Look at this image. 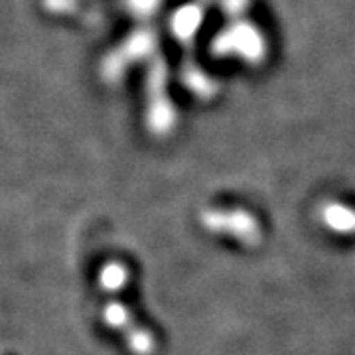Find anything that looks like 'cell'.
I'll use <instances>...</instances> for the list:
<instances>
[{
    "label": "cell",
    "mask_w": 355,
    "mask_h": 355,
    "mask_svg": "<svg viewBox=\"0 0 355 355\" xmlns=\"http://www.w3.org/2000/svg\"><path fill=\"white\" fill-rule=\"evenodd\" d=\"M203 227L209 229L211 233L229 235L231 239L253 247L261 239V225L257 217L251 216L247 209L233 207V209H219L211 207L203 211L202 216Z\"/></svg>",
    "instance_id": "cell-1"
},
{
    "label": "cell",
    "mask_w": 355,
    "mask_h": 355,
    "mask_svg": "<svg viewBox=\"0 0 355 355\" xmlns=\"http://www.w3.org/2000/svg\"><path fill=\"white\" fill-rule=\"evenodd\" d=\"M320 219L326 227L340 235H355V207L328 202L320 207Z\"/></svg>",
    "instance_id": "cell-2"
}]
</instances>
